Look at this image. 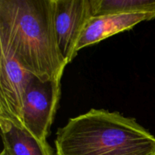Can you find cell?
<instances>
[{"mask_svg":"<svg viewBox=\"0 0 155 155\" xmlns=\"http://www.w3.org/2000/svg\"><path fill=\"white\" fill-rule=\"evenodd\" d=\"M54 0H0V48L42 80H61L68 65L58 45Z\"/></svg>","mask_w":155,"mask_h":155,"instance_id":"6da1fadb","label":"cell"},{"mask_svg":"<svg viewBox=\"0 0 155 155\" xmlns=\"http://www.w3.org/2000/svg\"><path fill=\"white\" fill-rule=\"evenodd\" d=\"M55 155H155V137L133 118L91 109L59 128Z\"/></svg>","mask_w":155,"mask_h":155,"instance_id":"7a4b0ae2","label":"cell"},{"mask_svg":"<svg viewBox=\"0 0 155 155\" xmlns=\"http://www.w3.org/2000/svg\"><path fill=\"white\" fill-rule=\"evenodd\" d=\"M61 98V80H42L32 75L24 99V127L33 136L45 142Z\"/></svg>","mask_w":155,"mask_h":155,"instance_id":"3957f363","label":"cell"},{"mask_svg":"<svg viewBox=\"0 0 155 155\" xmlns=\"http://www.w3.org/2000/svg\"><path fill=\"white\" fill-rule=\"evenodd\" d=\"M92 17L91 0H54V22L58 45L68 64L77 56V43Z\"/></svg>","mask_w":155,"mask_h":155,"instance_id":"277c9868","label":"cell"},{"mask_svg":"<svg viewBox=\"0 0 155 155\" xmlns=\"http://www.w3.org/2000/svg\"><path fill=\"white\" fill-rule=\"evenodd\" d=\"M30 73L12 55L1 50L0 54V117L23 125L22 112Z\"/></svg>","mask_w":155,"mask_h":155,"instance_id":"5b68a950","label":"cell"},{"mask_svg":"<svg viewBox=\"0 0 155 155\" xmlns=\"http://www.w3.org/2000/svg\"><path fill=\"white\" fill-rule=\"evenodd\" d=\"M155 19V14L140 12L111 14L90 18L77 43L76 51L94 45L117 33L129 30L142 21Z\"/></svg>","mask_w":155,"mask_h":155,"instance_id":"8992f818","label":"cell"},{"mask_svg":"<svg viewBox=\"0 0 155 155\" xmlns=\"http://www.w3.org/2000/svg\"><path fill=\"white\" fill-rule=\"evenodd\" d=\"M0 128L6 155H55L46 141L39 140L24 126L0 117Z\"/></svg>","mask_w":155,"mask_h":155,"instance_id":"52a82bcc","label":"cell"},{"mask_svg":"<svg viewBox=\"0 0 155 155\" xmlns=\"http://www.w3.org/2000/svg\"><path fill=\"white\" fill-rule=\"evenodd\" d=\"M92 15L111 14H155V1L151 0H91Z\"/></svg>","mask_w":155,"mask_h":155,"instance_id":"ba28073f","label":"cell"},{"mask_svg":"<svg viewBox=\"0 0 155 155\" xmlns=\"http://www.w3.org/2000/svg\"><path fill=\"white\" fill-rule=\"evenodd\" d=\"M0 155H6V154H5V153L4 151H2L1 154H0Z\"/></svg>","mask_w":155,"mask_h":155,"instance_id":"9c48e42d","label":"cell"}]
</instances>
